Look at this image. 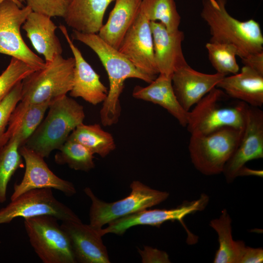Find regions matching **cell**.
Here are the masks:
<instances>
[{
  "label": "cell",
  "mask_w": 263,
  "mask_h": 263,
  "mask_svg": "<svg viewBox=\"0 0 263 263\" xmlns=\"http://www.w3.org/2000/svg\"><path fill=\"white\" fill-rule=\"evenodd\" d=\"M74 39L89 47L97 55L108 75L109 89L100 111L104 126L116 124L121 115L120 96L125 80L130 78L141 79L150 83L155 79L139 70L118 50L105 42L97 34H87L73 30Z\"/></svg>",
  "instance_id": "6da1fadb"
},
{
  "label": "cell",
  "mask_w": 263,
  "mask_h": 263,
  "mask_svg": "<svg viewBox=\"0 0 263 263\" xmlns=\"http://www.w3.org/2000/svg\"><path fill=\"white\" fill-rule=\"evenodd\" d=\"M227 0H202L201 18L209 27V42L234 45L241 59L263 52V35L253 19L240 21L227 11Z\"/></svg>",
  "instance_id": "7a4b0ae2"
},
{
  "label": "cell",
  "mask_w": 263,
  "mask_h": 263,
  "mask_svg": "<svg viewBox=\"0 0 263 263\" xmlns=\"http://www.w3.org/2000/svg\"><path fill=\"white\" fill-rule=\"evenodd\" d=\"M48 109L45 118L24 144L44 158L58 150L85 117L83 107L67 95L52 101Z\"/></svg>",
  "instance_id": "3957f363"
},
{
  "label": "cell",
  "mask_w": 263,
  "mask_h": 263,
  "mask_svg": "<svg viewBox=\"0 0 263 263\" xmlns=\"http://www.w3.org/2000/svg\"><path fill=\"white\" fill-rule=\"evenodd\" d=\"M228 96L215 87L188 112L186 126L191 134H207L225 127L244 129L248 105L241 101L226 103Z\"/></svg>",
  "instance_id": "277c9868"
},
{
  "label": "cell",
  "mask_w": 263,
  "mask_h": 263,
  "mask_svg": "<svg viewBox=\"0 0 263 263\" xmlns=\"http://www.w3.org/2000/svg\"><path fill=\"white\" fill-rule=\"evenodd\" d=\"M75 59L64 58L61 55L46 63L42 69L35 71L22 80V104L42 103L67 95L74 82Z\"/></svg>",
  "instance_id": "5b68a950"
},
{
  "label": "cell",
  "mask_w": 263,
  "mask_h": 263,
  "mask_svg": "<svg viewBox=\"0 0 263 263\" xmlns=\"http://www.w3.org/2000/svg\"><path fill=\"white\" fill-rule=\"evenodd\" d=\"M244 129L225 127L207 134H191L188 150L194 167L205 175L222 173L240 142Z\"/></svg>",
  "instance_id": "8992f818"
},
{
  "label": "cell",
  "mask_w": 263,
  "mask_h": 263,
  "mask_svg": "<svg viewBox=\"0 0 263 263\" xmlns=\"http://www.w3.org/2000/svg\"><path fill=\"white\" fill-rule=\"evenodd\" d=\"M128 196L110 203L100 200L90 188H85L84 191L91 201L89 225L100 230L115 220L160 204L169 195L167 191L153 189L137 180L131 184Z\"/></svg>",
  "instance_id": "52a82bcc"
},
{
  "label": "cell",
  "mask_w": 263,
  "mask_h": 263,
  "mask_svg": "<svg viewBox=\"0 0 263 263\" xmlns=\"http://www.w3.org/2000/svg\"><path fill=\"white\" fill-rule=\"evenodd\" d=\"M51 215H40L24 219L29 242L44 263H75L70 239Z\"/></svg>",
  "instance_id": "ba28073f"
},
{
  "label": "cell",
  "mask_w": 263,
  "mask_h": 263,
  "mask_svg": "<svg viewBox=\"0 0 263 263\" xmlns=\"http://www.w3.org/2000/svg\"><path fill=\"white\" fill-rule=\"evenodd\" d=\"M40 215H51L61 221H81L71 208L54 196L52 189L41 188L26 191L1 208L0 225L19 217L24 219Z\"/></svg>",
  "instance_id": "9c48e42d"
},
{
  "label": "cell",
  "mask_w": 263,
  "mask_h": 263,
  "mask_svg": "<svg viewBox=\"0 0 263 263\" xmlns=\"http://www.w3.org/2000/svg\"><path fill=\"white\" fill-rule=\"evenodd\" d=\"M31 11L28 6L20 8L9 0L0 4V54L19 59L37 70L45 66V61L27 46L20 33Z\"/></svg>",
  "instance_id": "30bf717a"
},
{
  "label": "cell",
  "mask_w": 263,
  "mask_h": 263,
  "mask_svg": "<svg viewBox=\"0 0 263 263\" xmlns=\"http://www.w3.org/2000/svg\"><path fill=\"white\" fill-rule=\"evenodd\" d=\"M209 200L208 196L203 193L198 199L190 202H184L175 208L169 209H143L109 223L107 227L101 228L99 232L102 236L108 233L122 235L127 230L134 226L148 225L159 227L167 221L177 220L181 223L187 232L190 242H193L197 238L190 234L183 219L189 214L203 210L207 206Z\"/></svg>",
  "instance_id": "8fae6325"
},
{
  "label": "cell",
  "mask_w": 263,
  "mask_h": 263,
  "mask_svg": "<svg viewBox=\"0 0 263 263\" xmlns=\"http://www.w3.org/2000/svg\"><path fill=\"white\" fill-rule=\"evenodd\" d=\"M263 157V112L248 106L245 125L240 142L223 172L228 183L237 177L239 170L247 162Z\"/></svg>",
  "instance_id": "7c38bea8"
},
{
  "label": "cell",
  "mask_w": 263,
  "mask_h": 263,
  "mask_svg": "<svg viewBox=\"0 0 263 263\" xmlns=\"http://www.w3.org/2000/svg\"><path fill=\"white\" fill-rule=\"evenodd\" d=\"M19 152L25 162V170L21 181L14 186L11 200L35 189H55L68 196L76 193L74 184L56 175L49 169L44 157L24 145L19 147Z\"/></svg>",
  "instance_id": "4fadbf2b"
},
{
  "label": "cell",
  "mask_w": 263,
  "mask_h": 263,
  "mask_svg": "<svg viewBox=\"0 0 263 263\" xmlns=\"http://www.w3.org/2000/svg\"><path fill=\"white\" fill-rule=\"evenodd\" d=\"M118 50L143 74L154 79L159 74L154 60L150 21L140 11Z\"/></svg>",
  "instance_id": "5bb4252c"
},
{
  "label": "cell",
  "mask_w": 263,
  "mask_h": 263,
  "mask_svg": "<svg viewBox=\"0 0 263 263\" xmlns=\"http://www.w3.org/2000/svg\"><path fill=\"white\" fill-rule=\"evenodd\" d=\"M58 28L65 37L74 56V82L69 92L71 96L81 97L86 102L96 105L103 103L108 94L107 88L101 82L100 76L83 57L81 52L71 40L66 27Z\"/></svg>",
  "instance_id": "9a60e30c"
},
{
  "label": "cell",
  "mask_w": 263,
  "mask_h": 263,
  "mask_svg": "<svg viewBox=\"0 0 263 263\" xmlns=\"http://www.w3.org/2000/svg\"><path fill=\"white\" fill-rule=\"evenodd\" d=\"M150 26L159 73L171 77L176 70L188 64L182 48L184 33L179 29L169 32L159 21H150Z\"/></svg>",
  "instance_id": "2e32d148"
},
{
  "label": "cell",
  "mask_w": 263,
  "mask_h": 263,
  "mask_svg": "<svg viewBox=\"0 0 263 263\" xmlns=\"http://www.w3.org/2000/svg\"><path fill=\"white\" fill-rule=\"evenodd\" d=\"M60 225L70 239L76 263H110L99 230L81 221H62Z\"/></svg>",
  "instance_id": "e0dca14e"
},
{
  "label": "cell",
  "mask_w": 263,
  "mask_h": 263,
  "mask_svg": "<svg viewBox=\"0 0 263 263\" xmlns=\"http://www.w3.org/2000/svg\"><path fill=\"white\" fill-rule=\"evenodd\" d=\"M225 76L218 73L207 74L197 71L188 64L176 70L171 76L175 94L187 112L196 105Z\"/></svg>",
  "instance_id": "ac0fdd59"
},
{
  "label": "cell",
  "mask_w": 263,
  "mask_h": 263,
  "mask_svg": "<svg viewBox=\"0 0 263 263\" xmlns=\"http://www.w3.org/2000/svg\"><path fill=\"white\" fill-rule=\"evenodd\" d=\"M57 28L50 17L32 11L22 26L35 49L43 56L46 63L62 53L61 43L55 33Z\"/></svg>",
  "instance_id": "d6986e66"
},
{
  "label": "cell",
  "mask_w": 263,
  "mask_h": 263,
  "mask_svg": "<svg viewBox=\"0 0 263 263\" xmlns=\"http://www.w3.org/2000/svg\"><path fill=\"white\" fill-rule=\"evenodd\" d=\"M216 87L249 106L259 108L263 105V75L247 66L244 65L240 73L225 76Z\"/></svg>",
  "instance_id": "ffe728a7"
},
{
  "label": "cell",
  "mask_w": 263,
  "mask_h": 263,
  "mask_svg": "<svg viewBox=\"0 0 263 263\" xmlns=\"http://www.w3.org/2000/svg\"><path fill=\"white\" fill-rule=\"evenodd\" d=\"M132 95L136 99L162 107L175 118L182 126L186 127L188 112L183 109L175 94L171 77L159 74L148 86H136Z\"/></svg>",
  "instance_id": "44dd1931"
},
{
  "label": "cell",
  "mask_w": 263,
  "mask_h": 263,
  "mask_svg": "<svg viewBox=\"0 0 263 263\" xmlns=\"http://www.w3.org/2000/svg\"><path fill=\"white\" fill-rule=\"evenodd\" d=\"M114 0H71L63 18L73 30L87 34H97L102 26L109 4Z\"/></svg>",
  "instance_id": "7402d4cb"
},
{
  "label": "cell",
  "mask_w": 263,
  "mask_h": 263,
  "mask_svg": "<svg viewBox=\"0 0 263 263\" xmlns=\"http://www.w3.org/2000/svg\"><path fill=\"white\" fill-rule=\"evenodd\" d=\"M106 23L98 36L107 43L118 50L126 33L140 12L142 0H115Z\"/></svg>",
  "instance_id": "603a6c76"
},
{
  "label": "cell",
  "mask_w": 263,
  "mask_h": 263,
  "mask_svg": "<svg viewBox=\"0 0 263 263\" xmlns=\"http://www.w3.org/2000/svg\"><path fill=\"white\" fill-rule=\"evenodd\" d=\"M52 101L25 105L19 102L9 119L5 132L9 139L16 135L20 146L24 145L28 139L36 130L43 119Z\"/></svg>",
  "instance_id": "cb8c5ba5"
},
{
  "label": "cell",
  "mask_w": 263,
  "mask_h": 263,
  "mask_svg": "<svg viewBox=\"0 0 263 263\" xmlns=\"http://www.w3.org/2000/svg\"><path fill=\"white\" fill-rule=\"evenodd\" d=\"M231 222L226 209L221 211L218 218L210 222V226L217 233L219 245L213 260L214 263H239L245 244L243 241L233 240Z\"/></svg>",
  "instance_id": "d4e9b609"
},
{
  "label": "cell",
  "mask_w": 263,
  "mask_h": 263,
  "mask_svg": "<svg viewBox=\"0 0 263 263\" xmlns=\"http://www.w3.org/2000/svg\"><path fill=\"white\" fill-rule=\"evenodd\" d=\"M69 139L76 141L88 149L94 154L104 158L116 148L113 135L97 124L79 125L71 132Z\"/></svg>",
  "instance_id": "484cf974"
},
{
  "label": "cell",
  "mask_w": 263,
  "mask_h": 263,
  "mask_svg": "<svg viewBox=\"0 0 263 263\" xmlns=\"http://www.w3.org/2000/svg\"><path fill=\"white\" fill-rule=\"evenodd\" d=\"M20 142L15 135L0 149V204L7 200L8 184L16 171L23 167L19 152Z\"/></svg>",
  "instance_id": "4316f807"
},
{
  "label": "cell",
  "mask_w": 263,
  "mask_h": 263,
  "mask_svg": "<svg viewBox=\"0 0 263 263\" xmlns=\"http://www.w3.org/2000/svg\"><path fill=\"white\" fill-rule=\"evenodd\" d=\"M140 12L150 21H159L169 32L179 29L181 17L174 0H142Z\"/></svg>",
  "instance_id": "83f0119b"
},
{
  "label": "cell",
  "mask_w": 263,
  "mask_h": 263,
  "mask_svg": "<svg viewBox=\"0 0 263 263\" xmlns=\"http://www.w3.org/2000/svg\"><path fill=\"white\" fill-rule=\"evenodd\" d=\"M55 156L56 163L76 170L89 171L95 167L94 154L79 142L68 138Z\"/></svg>",
  "instance_id": "f1b7e54d"
},
{
  "label": "cell",
  "mask_w": 263,
  "mask_h": 263,
  "mask_svg": "<svg viewBox=\"0 0 263 263\" xmlns=\"http://www.w3.org/2000/svg\"><path fill=\"white\" fill-rule=\"evenodd\" d=\"M208 58L216 73L226 76L239 72V66L236 56L238 52L235 46L227 43L208 42L206 44Z\"/></svg>",
  "instance_id": "f546056e"
},
{
  "label": "cell",
  "mask_w": 263,
  "mask_h": 263,
  "mask_svg": "<svg viewBox=\"0 0 263 263\" xmlns=\"http://www.w3.org/2000/svg\"><path fill=\"white\" fill-rule=\"evenodd\" d=\"M36 70L24 62L12 57L8 66L0 75V103L18 83Z\"/></svg>",
  "instance_id": "4dcf8cb0"
},
{
  "label": "cell",
  "mask_w": 263,
  "mask_h": 263,
  "mask_svg": "<svg viewBox=\"0 0 263 263\" xmlns=\"http://www.w3.org/2000/svg\"><path fill=\"white\" fill-rule=\"evenodd\" d=\"M22 81L18 83L0 103V149L8 141L5 132L11 115L21 99Z\"/></svg>",
  "instance_id": "1f68e13d"
},
{
  "label": "cell",
  "mask_w": 263,
  "mask_h": 263,
  "mask_svg": "<svg viewBox=\"0 0 263 263\" xmlns=\"http://www.w3.org/2000/svg\"><path fill=\"white\" fill-rule=\"evenodd\" d=\"M32 11L51 18H63L71 0H24Z\"/></svg>",
  "instance_id": "d6a6232c"
},
{
  "label": "cell",
  "mask_w": 263,
  "mask_h": 263,
  "mask_svg": "<svg viewBox=\"0 0 263 263\" xmlns=\"http://www.w3.org/2000/svg\"><path fill=\"white\" fill-rule=\"evenodd\" d=\"M138 251L143 263H170L168 254L165 251L148 246H145L143 250L139 249Z\"/></svg>",
  "instance_id": "836d02e7"
},
{
  "label": "cell",
  "mask_w": 263,
  "mask_h": 263,
  "mask_svg": "<svg viewBox=\"0 0 263 263\" xmlns=\"http://www.w3.org/2000/svg\"><path fill=\"white\" fill-rule=\"evenodd\" d=\"M263 262V249L262 248H252L245 246L239 263H260Z\"/></svg>",
  "instance_id": "e575fe53"
},
{
  "label": "cell",
  "mask_w": 263,
  "mask_h": 263,
  "mask_svg": "<svg viewBox=\"0 0 263 263\" xmlns=\"http://www.w3.org/2000/svg\"><path fill=\"white\" fill-rule=\"evenodd\" d=\"M242 61L244 65L263 75V52L251 54L242 59Z\"/></svg>",
  "instance_id": "d590c367"
},
{
  "label": "cell",
  "mask_w": 263,
  "mask_h": 263,
  "mask_svg": "<svg viewBox=\"0 0 263 263\" xmlns=\"http://www.w3.org/2000/svg\"><path fill=\"white\" fill-rule=\"evenodd\" d=\"M263 171L262 170L253 169L244 166L239 170L237 174V177L243 176H256L263 177Z\"/></svg>",
  "instance_id": "8d00e7d4"
},
{
  "label": "cell",
  "mask_w": 263,
  "mask_h": 263,
  "mask_svg": "<svg viewBox=\"0 0 263 263\" xmlns=\"http://www.w3.org/2000/svg\"><path fill=\"white\" fill-rule=\"evenodd\" d=\"M5 0H0V4L1 2H2L3 1H5ZM11 0V1H12L13 2H14L16 4H17L18 5V6H19V7H20V8L23 7L22 3H23V2L24 1V0Z\"/></svg>",
  "instance_id": "74e56055"
}]
</instances>
